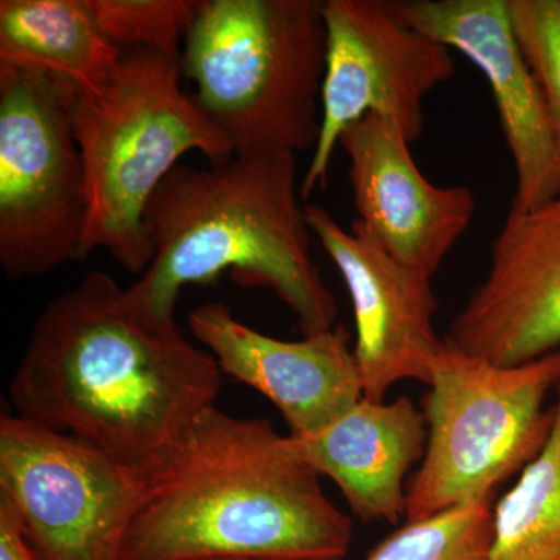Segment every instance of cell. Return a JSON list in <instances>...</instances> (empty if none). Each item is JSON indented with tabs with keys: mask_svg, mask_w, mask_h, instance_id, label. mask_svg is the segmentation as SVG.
Segmentation results:
<instances>
[{
	"mask_svg": "<svg viewBox=\"0 0 560 560\" xmlns=\"http://www.w3.org/2000/svg\"><path fill=\"white\" fill-rule=\"evenodd\" d=\"M219 364L92 271L46 305L9 385L18 416L149 470L215 407Z\"/></svg>",
	"mask_w": 560,
	"mask_h": 560,
	"instance_id": "cell-1",
	"label": "cell"
},
{
	"mask_svg": "<svg viewBox=\"0 0 560 560\" xmlns=\"http://www.w3.org/2000/svg\"><path fill=\"white\" fill-rule=\"evenodd\" d=\"M121 560H342L352 522L268 419L212 407L151 469Z\"/></svg>",
	"mask_w": 560,
	"mask_h": 560,
	"instance_id": "cell-2",
	"label": "cell"
},
{
	"mask_svg": "<svg viewBox=\"0 0 560 560\" xmlns=\"http://www.w3.org/2000/svg\"><path fill=\"white\" fill-rule=\"evenodd\" d=\"M296 154L237 158L208 168L178 165L145 210L151 261L127 289L138 307L173 319L180 291L224 272L270 289L304 337L337 327L338 304L312 256Z\"/></svg>",
	"mask_w": 560,
	"mask_h": 560,
	"instance_id": "cell-3",
	"label": "cell"
},
{
	"mask_svg": "<svg viewBox=\"0 0 560 560\" xmlns=\"http://www.w3.org/2000/svg\"><path fill=\"white\" fill-rule=\"evenodd\" d=\"M180 58L125 51L101 90L66 97L88 190L81 259L106 249L142 276L151 246L145 210L162 180L191 151L221 164L234 158L230 140L180 88Z\"/></svg>",
	"mask_w": 560,
	"mask_h": 560,
	"instance_id": "cell-4",
	"label": "cell"
},
{
	"mask_svg": "<svg viewBox=\"0 0 560 560\" xmlns=\"http://www.w3.org/2000/svg\"><path fill=\"white\" fill-rule=\"evenodd\" d=\"M319 0H202L180 68L234 156L315 150L326 72Z\"/></svg>",
	"mask_w": 560,
	"mask_h": 560,
	"instance_id": "cell-5",
	"label": "cell"
},
{
	"mask_svg": "<svg viewBox=\"0 0 560 560\" xmlns=\"http://www.w3.org/2000/svg\"><path fill=\"white\" fill-rule=\"evenodd\" d=\"M560 383V350L499 366L442 342L422 399L429 440L407 485L405 521L493 503L504 482L539 456Z\"/></svg>",
	"mask_w": 560,
	"mask_h": 560,
	"instance_id": "cell-6",
	"label": "cell"
},
{
	"mask_svg": "<svg viewBox=\"0 0 560 560\" xmlns=\"http://www.w3.org/2000/svg\"><path fill=\"white\" fill-rule=\"evenodd\" d=\"M83 160L68 103L36 73L0 69V265L10 280L81 260Z\"/></svg>",
	"mask_w": 560,
	"mask_h": 560,
	"instance_id": "cell-7",
	"label": "cell"
},
{
	"mask_svg": "<svg viewBox=\"0 0 560 560\" xmlns=\"http://www.w3.org/2000/svg\"><path fill=\"white\" fill-rule=\"evenodd\" d=\"M147 471L21 416L0 419V495L39 560H121Z\"/></svg>",
	"mask_w": 560,
	"mask_h": 560,
	"instance_id": "cell-8",
	"label": "cell"
},
{
	"mask_svg": "<svg viewBox=\"0 0 560 560\" xmlns=\"http://www.w3.org/2000/svg\"><path fill=\"white\" fill-rule=\"evenodd\" d=\"M323 11L320 131L302 198L326 186L342 132L370 114L393 120L415 143L425 124L427 98L456 70L452 49L401 21L385 0H326Z\"/></svg>",
	"mask_w": 560,
	"mask_h": 560,
	"instance_id": "cell-9",
	"label": "cell"
},
{
	"mask_svg": "<svg viewBox=\"0 0 560 560\" xmlns=\"http://www.w3.org/2000/svg\"><path fill=\"white\" fill-rule=\"evenodd\" d=\"M305 219L348 287L364 399L385 400L400 382L429 385L444 342L434 329L433 278L394 259L355 224L345 230L323 206H305Z\"/></svg>",
	"mask_w": 560,
	"mask_h": 560,
	"instance_id": "cell-10",
	"label": "cell"
},
{
	"mask_svg": "<svg viewBox=\"0 0 560 560\" xmlns=\"http://www.w3.org/2000/svg\"><path fill=\"white\" fill-rule=\"evenodd\" d=\"M389 9L474 62L488 81L514 161L511 209L560 195V145L547 103L512 31L508 0H389Z\"/></svg>",
	"mask_w": 560,
	"mask_h": 560,
	"instance_id": "cell-11",
	"label": "cell"
},
{
	"mask_svg": "<svg viewBox=\"0 0 560 560\" xmlns=\"http://www.w3.org/2000/svg\"><path fill=\"white\" fill-rule=\"evenodd\" d=\"M445 340L499 366L560 350V195L510 210L490 245L488 275Z\"/></svg>",
	"mask_w": 560,
	"mask_h": 560,
	"instance_id": "cell-12",
	"label": "cell"
},
{
	"mask_svg": "<svg viewBox=\"0 0 560 560\" xmlns=\"http://www.w3.org/2000/svg\"><path fill=\"white\" fill-rule=\"evenodd\" d=\"M359 219L352 221L394 259L433 278L474 220L466 186H434L411 154L399 125L370 116L350 125L340 143Z\"/></svg>",
	"mask_w": 560,
	"mask_h": 560,
	"instance_id": "cell-13",
	"label": "cell"
},
{
	"mask_svg": "<svg viewBox=\"0 0 560 560\" xmlns=\"http://www.w3.org/2000/svg\"><path fill=\"white\" fill-rule=\"evenodd\" d=\"M187 320L221 374L267 397L290 434L324 429L364 397L350 334L342 326L300 341L278 340L246 326L223 302L198 305Z\"/></svg>",
	"mask_w": 560,
	"mask_h": 560,
	"instance_id": "cell-14",
	"label": "cell"
},
{
	"mask_svg": "<svg viewBox=\"0 0 560 560\" xmlns=\"http://www.w3.org/2000/svg\"><path fill=\"white\" fill-rule=\"evenodd\" d=\"M290 440L319 477L338 486L360 522L397 525L405 517L408 480L425 455L429 430L425 416L408 397H363L324 429L290 434Z\"/></svg>",
	"mask_w": 560,
	"mask_h": 560,
	"instance_id": "cell-15",
	"label": "cell"
},
{
	"mask_svg": "<svg viewBox=\"0 0 560 560\" xmlns=\"http://www.w3.org/2000/svg\"><path fill=\"white\" fill-rule=\"evenodd\" d=\"M121 57L88 0L0 2V69L36 73L69 97L101 90Z\"/></svg>",
	"mask_w": 560,
	"mask_h": 560,
	"instance_id": "cell-16",
	"label": "cell"
},
{
	"mask_svg": "<svg viewBox=\"0 0 560 560\" xmlns=\"http://www.w3.org/2000/svg\"><path fill=\"white\" fill-rule=\"evenodd\" d=\"M544 451L493 504L489 560H560V383Z\"/></svg>",
	"mask_w": 560,
	"mask_h": 560,
	"instance_id": "cell-17",
	"label": "cell"
},
{
	"mask_svg": "<svg viewBox=\"0 0 560 560\" xmlns=\"http://www.w3.org/2000/svg\"><path fill=\"white\" fill-rule=\"evenodd\" d=\"M493 503H475L407 522L366 560H489Z\"/></svg>",
	"mask_w": 560,
	"mask_h": 560,
	"instance_id": "cell-18",
	"label": "cell"
},
{
	"mask_svg": "<svg viewBox=\"0 0 560 560\" xmlns=\"http://www.w3.org/2000/svg\"><path fill=\"white\" fill-rule=\"evenodd\" d=\"M117 49L151 50L180 58L202 0H88Z\"/></svg>",
	"mask_w": 560,
	"mask_h": 560,
	"instance_id": "cell-19",
	"label": "cell"
},
{
	"mask_svg": "<svg viewBox=\"0 0 560 560\" xmlns=\"http://www.w3.org/2000/svg\"><path fill=\"white\" fill-rule=\"evenodd\" d=\"M508 10L560 145V0H508Z\"/></svg>",
	"mask_w": 560,
	"mask_h": 560,
	"instance_id": "cell-20",
	"label": "cell"
},
{
	"mask_svg": "<svg viewBox=\"0 0 560 560\" xmlns=\"http://www.w3.org/2000/svg\"><path fill=\"white\" fill-rule=\"evenodd\" d=\"M0 560H39L9 500L0 495Z\"/></svg>",
	"mask_w": 560,
	"mask_h": 560,
	"instance_id": "cell-21",
	"label": "cell"
},
{
	"mask_svg": "<svg viewBox=\"0 0 560 560\" xmlns=\"http://www.w3.org/2000/svg\"><path fill=\"white\" fill-rule=\"evenodd\" d=\"M201 560H256V559L215 558V559H201Z\"/></svg>",
	"mask_w": 560,
	"mask_h": 560,
	"instance_id": "cell-22",
	"label": "cell"
}]
</instances>
